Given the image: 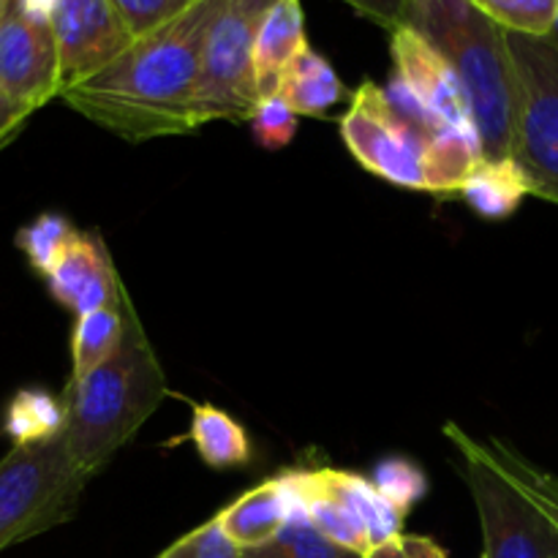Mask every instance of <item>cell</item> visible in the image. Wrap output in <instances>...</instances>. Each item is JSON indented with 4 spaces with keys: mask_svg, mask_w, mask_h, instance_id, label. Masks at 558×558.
<instances>
[{
    "mask_svg": "<svg viewBox=\"0 0 558 558\" xmlns=\"http://www.w3.org/2000/svg\"><path fill=\"white\" fill-rule=\"evenodd\" d=\"M74 234L76 229L71 227L69 218L58 213H44L16 232V248L27 256L38 276H47Z\"/></svg>",
    "mask_w": 558,
    "mask_h": 558,
    "instance_id": "cell-25",
    "label": "cell"
},
{
    "mask_svg": "<svg viewBox=\"0 0 558 558\" xmlns=\"http://www.w3.org/2000/svg\"><path fill=\"white\" fill-rule=\"evenodd\" d=\"M251 129H254V140L265 150H281L298 134V114L278 96H265L251 118Z\"/></svg>",
    "mask_w": 558,
    "mask_h": 558,
    "instance_id": "cell-28",
    "label": "cell"
},
{
    "mask_svg": "<svg viewBox=\"0 0 558 558\" xmlns=\"http://www.w3.org/2000/svg\"><path fill=\"white\" fill-rule=\"evenodd\" d=\"M298 515H308V512H305L298 469H289V472L276 474L267 483L245 490L216 518L234 545L256 548V545L276 539L283 526Z\"/></svg>",
    "mask_w": 558,
    "mask_h": 558,
    "instance_id": "cell-13",
    "label": "cell"
},
{
    "mask_svg": "<svg viewBox=\"0 0 558 558\" xmlns=\"http://www.w3.org/2000/svg\"><path fill=\"white\" fill-rule=\"evenodd\" d=\"M44 278L49 294L76 316L118 303L120 276L109 259L107 245L96 234L76 232Z\"/></svg>",
    "mask_w": 558,
    "mask_h": 558,
    "instance_id": "cell-12",
    "label": "cell"
},
{
    "mask_svg": "<svg viewBox=\"0 0 558 558\" xmlns=\"http://www.w3.org/2000/svg\"><path fill=\"white\" fill-rule=\"evenodd\" d=\"M488 20L510 33L550 38L558 20V0H472Z\"/></svg>",
    "mask_w": 558,
    "mask_h": 558,
    "instance_id": "cell-24",
    "label": "cell"
},
{
    "mask_svg": "<svg viewBox=\"0 0 558 558\" xmlns=\"http://www.w3.org/2000/svg\"><path fill=\"white\" fill-rule=\"evenodd\" d=\"M461 196L477 216L501 221L510 218L526 196H532V189L515 158H483L463 183Z\"/></svg>",
    "mask_w": 558,
    "mask_h": 558,
    "instance_id": "cell-17",
    "label": "cell"
},
{
    "mask_svg": "<svg viewBox=\"0 0 558 558\" xmlns=\"http://www.w3.org/2000/svg\"><path fill=\"white\" fill-rule=\"evenodd\" d=\"M550 41L558 44V20H556V27H554V33H550Z\"/></svg>",
    "mask_w": 558,
    "mask_h": 558,
    "instance_id": "cell-34",
    "label": "cell"
},
{
    "mask_svg": "<svg viewBox=\"0 0 558 558\" xmlns=\"http://www.w3.org/2000/svg\"><path fill=\"white\" fill-rule=\"evenodd\" d=\"M276 0H223L205 33L196 82V125L254 118L262 101L254 71V44Z\"/></svg>",
    "mask_w": 558,
    "mask_h": 558,
    "instance_id": "cell-6",
    "label": "cell"
},
{
    "mask_svg": "<svg viewBox=\"0 0 558 558\" xmlns=\"http://www.w3.org/2000/svg\"><path fill=\"white\" fill-rule=\"evenodd\" d=\"M243 558H365L363 554L332 543L311 526L308 515H298L276 539L256 548H243Z\"/></svg>",
    "mask_w": 558,
    "mask_h": 558,
    "instance_id": "cell-23",
    "label": "cell"
},
{
    "mask_svg": "<svg viewBox=\"0 0 558 558\" xmlns=\"http://www.w3.org/2000/svg\"><path fill=\"white\" fill-rule=\"evenodd\" d=\"M445 434L461 452L463 480L483 526V558H558V526L490 461L485 445L461 425L447 423Z\"/></svg>",
    "mask_w": 558,
    "mask_h": 558,
    "instance_id": "cell-5",
    "label": "cell"
},
{
    "mask_svg": "<svg viewBox=\"0 0 558 558\" xmlns=\"http://www.w3.org/2000/svg\"><path fill=\"white\" fill-rule=\"evenodd\" d=\"M125 332L118 352L82 379L69 381L65 445L76 472L90 483L169 396L167 376L140 325L129 292L120 281Z\"/></svg>",
    "mask_w": 558,
    "mask_h": 558,
    "instance_id": "cell-2",
    "label": "cell"
},
{
    "mask_svg": "<svg viewBox=\"0 0 558 558\" xmlns=\"http://www.w3.org/2000/svg\"><path fill=\"white\" fill-rule=\"evenodd\" d=\"M407 25L423 33L461 76L485 158H512L518 82L505 27L488 20L472 0H412Z\"/></svg>",
    "mask_w": 558,
    "mask_h": 558,
    "instance_id": "cell-3",
    "label": "cell"
},
{
    "mask_svg": "<svg viewBox=\"0 0 558 558\" xmlns=\"http://www.w3.org/2000/svg\"><path fill=\"white\" fill-rule=\"evenodd\" d=\"M156 558H243V548L229 539L218 518H210L207 523L196 526L194 532L180 537L178 543L169 545Z\"/></svg>",
    "mask_w": 558,
    "mask_h": 558,
    "instance_id": "cell-27",
    "label": "cell"
},
{
    "mask_svg": "<svg viewBox=\"0 0 558 558\" xmlns=\"http://www.w3.org/2000/svg\"><path fill=\"white\" fill-rule=\"evenodd\" d=\"M33 109H27L25 104L14 101V98L0 87V150H3L11 140H16V134L25 129Z\"/></svg>",
    "mask_w": 558,
    "mask_h": 558,
    "instance_id": "cell-31",
    "label": "cell"
},
{
    "mask_svg": "<svg viewBox=\"0 0 558 558\" xmlns=\"http://www.w3.org/2000/svg\"><path fill=\"white\" fill-rule=\"evenodd\" d=\"M272 96L281 98L294 114L319 118L343 98V85L338 80L330 60L322 58L316 49L305 47L292 63L283 69Z\"/></svg>",
    "mask_w": 558,
    "mask_h": 558,
    "instance_id": "cell-16",
    "label": "cell"
},
{
    "mask_svg": "<svg viewBox=\"0 0 558 558\" xmlns=\"http://www.w3.org/2000/svg\"><path fill=\"white\" fill-rule=\"evenodd\" d=\"M52 31L63 90L98 74L134 41L109 0H54Z\"/></svg>",
    "mask_w": 558,
    "mask_h": 558,
    "instance_id": "cell-10",
    "label": "cell"
},
{
    "mask_svg": "<svg viewBox=\"0 0 558 558\" xmlns=\"http://www.w3.org/2000/svg\"><path fill=\"white\" fill-rule=\"evenodd\" d=\"M0 87L27 109H41L63 93L52 16L11 0L0 20Z\"/></svg>",
    "mask_w": 558,
    "mask_h": 558,
    "instance_id": "cell-9",
    "label": "cell"
},
{
    "mask_svg": "<svg viewBox=\"0 0 558 558\" xmlns=\"http://www.w3.org/2000/svg\"><path fill=\"white\" fill-rule=\"evenodd\" d=\"M368 480L403 518L428 494V477L409 458H385V461L376 463Z\"/></svg>",
    "mask_w": 558,
    "mask_h": 558,
    "instance_id": "cell-26",
    "label": "cell"
},
{
    "mask_svg": "<svg viewBox=\"0 0 558 558\" xmlns=\"http://www.w3.org/2000/svg\"><path fill=\"white\" fill-rule=\"evenodd\" d=\"M3 430L11 436L14 447L36 445L65 430V401L44 390H22L5 412Z\"/></svg>",
    "mask_w": 558,
    "mask_h": 558,
    "instance_id": "cell-20",
    "label": "cell"
},
{
    "mask_svg": "<svg viewBox=\"0 0 558 558\" xmlns=\"http://www.w3.org/2000/svg\"><path fill=\"white\" fill-rule=\"evenodd\" d=\"M518 82L512 158L532 196L558 205V44L505 31Z\"/></svg>",
    "mask_w": 558,
    "mask_h": 558,
    "instance_id": "cell-7",
    "label": "cell"
},
{
    "mask_svg": "<svg viewBox=\"0 0 558 558\" xmlns=\"http://www.w3.org/2000/svg\"><path fill=\"white\" fill-rule=\"evenodd\" d=\"M223 0H196L134 38L98 74L60 93L74 112L129 142L199 131L194 118L205 33Z\"/></svg>",
    "mask_w": 558,
    "mask_h": 558,
    "instance_id": "cell-1",
    "label": "cell"
},
{
    "mask_svg": "<svg viewBox=\"0 0 558 558\" xmlns=\"http://www.w3.org/2000/svg\"><path fill=\"white\" fill-rule=\"evenodd\" d=\"M9 3H11V0H0V20H3L5 11H9Z\"/></svg>",
    "mask_w": 558,
    "mask_h": 558,
    "instance_id": "cell-33",
    "label": "cell"
},
{
    "mask_svg": "<svg viewBox=\"0 0 558 558\" xmlns=\"http://www.w3.org/2000/svg\"><path fill=\"white\" fill-rule=\"evenodd\" d=\"M341 3H347L360 16H365V20L376 22V25L387 27L392 33L407 25L412 0H341Z\"/></svg>",
    "mask_w": 558,
    "mask_h": 558,
    "instance_id": "cell-30",
    "label": "cell"
},
{
    "mask_svg": "<svg viewBox=\"0 0 558 558\" xmlns=\"http://www.w3.org/2000/svg\"><path fill=\"white\" fill-rule=\"evenodd\" d=\"M485 452H488L490 461L550 518V521L558 526V477L556 474L545 472V469L534 466L532 461L521 456V452L512 450L510 445L499 439H490L485 445Z\"/></svg>",
    "mask_w": 558,
    "mask_h": 558,
    "instance_id": "cell-22",
    "label": "cell"
},
{
    "mask_svg": "<svg viewBox=\"0 0 558 558\" xmlns=\"http://www.w3.org/2000/svg\"><path fill=\"white\" fill-rule=\"evenodd\" d=\"M189 439L210 469H234L251 461V441L243 425L213 403L191 409Z\"/></svg>",
    "mask_w": 558,
    "mask_h": 558,
    "instance_id": "cell-18",
    "label": "cell"
},
{
    "mask_svg": "<svg viewBox=\"0 0 558 558\" xmlns=\"http://www.w3.org/2000/svg\"><path fill=\"white\" fill-rule=\"evenodd\" d=\"M341 140L349 153L376 178L412 191L425 183V136L390 107L385 87L365 80L341 118Z\"/></svg>",
    "mask_w": 558,
    "mask_h": 558,
    "instance_id": "cell-8",
    "label": "cell"
},
{
    "mask_svg": "<svg viewBox=\"0 0 558 558\" xmlns=\"http://www.w3.org/2000/svg\"><path fill=\"white\" fill-rule=\"evenodd\" d=\"M123 332L125 322L123 308H120V289L118 303L93 311V314L76 316L74 336H71V381L82 379L98 365L107 363L118 352Z\"/></svg>",
    "mask_w": 558,
    "mask_h": 558,
    "instance_id": "cell-19",
    "label": "cell"
},
{
    "mask_svg": "<svg viewBox=\"0 0 558 558\" xmlns=\"http://www.w3.org/2000/svg\"><path fill=\"white\" fill-rule=\"evenodd\" d=\"M298 477L311 526L332 543L368 556L371 543L363 518L336 485L332 469H298Z\"/></svg>",
    "mask_w": 558,
    "mask_h": 558,
    "instance_id": "cell-14",
    "label": "cell"
},
{
    "mask_svg": "<svg viewBox=\"0 0 558 558\" xmlns=\"http://www.w3.org/2000/svg\"><path fill=\"white\" fill-rule=\"evenodd\" d=\"M85 485L65 434L14 447L0 461V554L69 521Z\"/></svg>",
    "mask_w": 558,
    "mask_h": 558,
    "instance_id": "cell-4",
    "label": "cell"
},
{
    "mask_svg": "<svg viewBox=\"0 0 558 558\" xmlns=\"http://www.w3.org/2000/svg\"><path fill=\"white\" fill-rule=\"evenodd\" d=\"M308 47L303 0H276L262 20L254 44V71L262 98L272 96L283 69Z\"/></svg>",
    "mask_w": 558,
    "mask_h": 558,
    "instance_id": "cell-15",
    "label": "cell"
},
{
    "mask_svg": "<svg viewBox=\"0 0 558 558\" xmlns=\"http://www.w3.org/2000/svg\"><path fill=\"white\" fill-rule=\"evenodd\" d=\"M109 3L114 5L131 36L140 38L161 27L163 22L174 20L196 0H109Z\"/></svg>",
    "mask_w": 558,
    "mask_h": 558,
    "instance_id": "cell-29",
    "label": "cell"
},
{
    "mask_svg": "<svg viewBox=\"0 0 558 558\" xmlns=\"http://www.w3.org/2000/svg\"><path fill=\"white\" fill-rule=\"evenodd\" d=\"M390 49L392 63H396L392 74L407 82L409 90L425 104V109L445 129L480 131L461 76L423 33L409 25L398 27V31H392Z\"/></svg>",
    "mask_w": 558,
    "mask_h": 558,
    "instance_id": "cell-11",
    "label": "cell"
},
{
    "mask_svg": "<svg viewBox=\"0 0 558 558\" xmlns=\"http://www.w3.org/2000/svg\"><path fill=\"white\" fill-rule=\"evenodd\" d=\"M332 480L341 488V494L352 501L357 515L363 518V526L368 532L371 550L403 537V515L374 488L368 477H360L354 472H338L332 469Z\"/></svg>",
    "mask_w": 558,
    "mask_h": 558,
    "instance_id": "cell-21",
    "label": "cell"
},
{
    "mask_svg": "<svg viewBox=\"0 0 558 558\" xmlns=\"http://www.w3.org/2000/svg\"><path fill=\"white\" fill-rule=\"evenodd\" d=\"M365 558H409L407 548H403V537L392 539V543L381 545V548H374Z\"/></svg>",
    "mask_w": 558,
    "mask_h": 558,
    "instance_id": "cell-32",
    "label": "cell"
}]
</instances>
